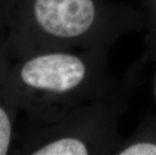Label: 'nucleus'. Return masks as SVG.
<instances>
[{"instance_id":"f257e3e1","label":"nucleus","mask_w":156,"mask_h":155,"mask_svg":"<svg viewBox=\"0 0 156 155\" xmlns=\"http://www.w3.org/2000/svg\"><path fill=\"white\" fill-rule=\"evenodd\" d=\"M83 54L48 51L13 61L0 82L2 94L31 124L49 123L75 110L91 84Z\"/></svg>"},{"instance_id":"f03ea898","label":"nucleus","mask_w":156,"mask_h":155,"mask_svg":"<svg viewBox=\"0 0 156 155\" xmlns=\"http://www.w3.org/2000/svg\"><path fill=\"white\" fill-rule=\"evenodd\" d=\"M105 18L99 0H6L4 55L13 61L85 45Z\"/></svg>"},{"instance_id":"7ed1b4c3","label":"nucleus","mask_w":156,"mask_h":155,"mask_svg":"<svg viewBox=\"0 0 156 155\" xmlns=\"http://www.w3.org/2000/svg\"><path fill=\"white\" fill-rule=\"evenodd\" d=\"M17 112L6 101L0 88V155L8 154L13 150L14 125Z\"/></svg>"},{"instance_id":"20e7f679","label":"nucleus","mask_w":156,"mask_h":155,"mask_svg":"<svg viewBox=\"0 0 156 155\" xmlns=\"http://www.w3.org/2000/svg\"><path fill=\"white\" fill-rule=\"evenodd\" d=\"M6 0H0V74L5 70L6 60L4 55V25H3V14Z\"/></svg>"},{"instance_id":"39448f33","label":"nucleus","mask_w":156,"mask_h":155,"mask_svg":"<svg viewBox=\"0 0 156 155\" xmlns=\"http://www.w3.org/2000/svg\"><path fill=\"white\" fill-rule=\"evenodd\" d=\"M153 3H154V11L156 13V0H153ZM155 18H156V14H155Z\"/></svg>"}]
</instances>
